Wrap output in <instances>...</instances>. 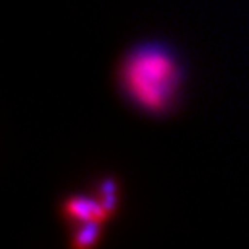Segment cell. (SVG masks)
<instances>
[{
    "instance_id": "6da1fadb",
    "label": "cell",
    "mask_w": 249,
    "mask_h": 249,
    "mask_svg": "<svg viewBox=\"0 0 249 249\" xmlns=\"http://www.w3.org/2000/svg\"><path fill=\"white\" fill-rule=\"evenodd\" d=\"M185 70L180 58L162 42H142L124 53L117 68L123 97L147 115L162 117L175 108Z\"/></svg>"
},
{
    "instance_id": "7a4b0ae2",
    "label": "cell",
    "mask_w": 249,
    "mask_h": 249,
    "mask_svg": "<svg viewBox=\"0 0 249 249\" xmlns=\"http://www.w3.org/2000/svg\"><path fill=\"white\" fill-rule=\"evenodd\" d=\"M60 215L71 230L89 222L106 223L110 218L96 196H84V194L65 197L60 204Z\"/></svg>"
},
{
    "instance_id": "3957f363",
    "label": "cell",
    "mask_w": 249,
    "mask_h": 249,
    "mask_svg": "<svg viewBox=\"0 0 249 249\" xmlns=\"http://www.w3.org/2000/svg\"><path fill=\"white\" fill-rule=\"evenodd\" d=\"M99 202L102 204L104 211L108 217H112L113 213L118 211V202H120V185L118 180L113 177H106L97 183L96 194H94Z\"/></svg>"
},
{
    "instance_id": "277c9868",
    "label": "cell",
    "mask_w": 249,
    "mask_h": 249,
    "mask_svg": "<svg viewBox=\"0 0 249 249\" xmlns=\"http://www.w3.org/2000/svg\"><path fill=\"white\" fill-rule=\"evenodd\" d=\"M104 230V222H89L84 225H79L73 228L71 233V245L73 249H88L94 248L101 241Z\"/></svg>"
}]
</instances>
